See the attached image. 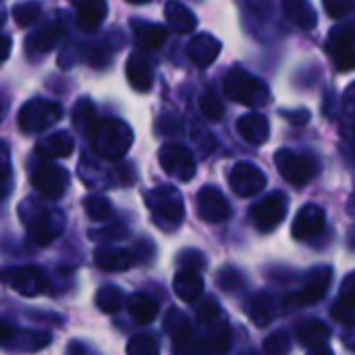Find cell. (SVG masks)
Masks as SVG:
<instances>
[{
	"label": "cell",
	"instance_id": "6da1fadb",
	"mask_svg": "<svg viewBox=\"0 0 355 355\" xmlns=\"http://www.w3.org/2000/svg\"><path fill=\"white\" fill-rule=\"evenodd\" d=\"M87 137L94 154L108 162L121 160L133 144L131 127L119 119H96L87 131Z\"/></svg>",
	"mask_w": 355,
	"mask_h": 355
},
{
	"label": "cell",
	"instance_id": "7a4b0ae2",
	"mask_svg": "<svg viewBox=\"0 0 355 355\" xmlns=\"http://www.w3.org/2000/svg\"><path fill=\"white\" fill-rule=\"evenodd\" d=\"M146 204L150 208L152 220L164 231H175L185 218V204L181 193L173 185H160L148 191Z\"/></svg>",
	"mask_w": 355,
	"mask_h": 355
},
{
	"label": "cell",
	"instance_id": "3957f363",
	"mask_svg": "<svg viewBox=\"0 0 355 355\" xmlns=\"http://www.w3.org/2000/svg\"><path fill=\"white\" fill-rule=\"evenodd\" d=\"M225 96L243 106H264L270 98L268 85L243 69H233L225 77Z\"/></svg>",
	"mask_w": 355,
	"mask_h": 355
},
{
	"label": "cell",
	"instance_id": "277c9868",
	"mask_svg": "<svg viewBox=\"0 0 355 355\" xmlns=\"http://www.w3.org/2000/svg\"><path fill=\"white\" fill-rule=\"evenodd\" d=\"M62 106L44 98L29 100L21 106L17 123L23 133H44L62 119Z\"/></svg>",
	"mask_w": 355,
	"mask_h": 355
},
{
	"label": "cell",
	"instance_id": "5b68a950",
	"mask_svg": "<svg viewBox=\"0 0 355 355\" xmlns=\"http://www.w3.org/2000/svg\"><path fill=\"white\" fill-rule=\"evenodd\" d=\"M275 164H277L281 177L287 183H293V185H306L320 171V162H318L316 156L300 154V152H293V150H287V148L279 150L275 154Z\"/></svg>",
	"mask_w": 355,
	"mask_h": 355
},
{
	"label": "cell",
	"instance_id": "8992f818",
	"mask_svg": "<svg viewBox=\"0 0 355 355\" xmlns=\"http://www.w3.org/2000/svg\"><path fill=\"white\" fill-rule=\"evenodd\" d=\"M329 56L339 71H352L355 67V25L343 23L331 29L327 40Z\"/></svg>",
	"mask_w": 355,
	"mask_h": 355
},
{
	"label": "cell",
	"instance_id": "52a82bcc",
	"mask_svg": "<svg viewBox=\"0 0 355 355\" xmlns=\"http://www.w3.org/2000/svg\"><path fill=\"white\" fill-rule=\"evenodd\" d=\"M162 171L177 181H191L196 177V158L191 150L181 144H166L158 152Z\"/></svg>",
	"mask_w": 355,
	"mask_h": 355
},
{
	"label": "cell",
	"instance_id": "ba28073f",
	"mask_svg": "<svg viewBox=\"0 0 355 355\" xmlns=\"http://www.w3.org/2000/svg\"><path fill=\"white\" fill-rule=\"evenodd\" d=\"M0 279L4 285L15 289L23 297H37L46 285L48 279L42 268L37 266H17V268H4L0 272Z\"/></svg>",
	"mask_w": 355,
	"mask_h": 355
},
{
	"label": "cell",
	"instance_id": "9c48e42d",
	"mask_svg": "<svg viewBox=\"0 0 355 355\" xmlns=\"http://www.w3.org/2000/svg\"><path fill=\"white\" fill-rule=\"evenodd\" d=\"M331 279H333V268L331 266H316L308 272L306 277V283L304 287L285 300V308H304V306H312V304H318L329 285H331Z\"/></svg>",
	"mask_w": 355,
	"mask_h": 355
},
{
	"label": "cell",
	"instance_id": "30bf717a",
	"mask_svg": "<svg viewBox=\"0 0 355 355\" xmlns=\"http://www.w3.org/2000/svg\"><path fill=\"white\" fill-rule=\"evenodd\" d=\"M250 214H252V220L258 231L270 233L287 216V196L283 191H275V193L266 196L264 200H260L258 204H254Z\"/></svg>",
	"mask_w": 355,
	"mask_h": 355
},
{
	"label": "cell",
	"instance_id": "8fae6325",
	"mask_svg": "<svg viewBox=\"0 0 355 355\" xmlns=\"http://www.w3.org/2000/svg\"><path fill=\"white\" fill-rule=\"evenodd\" d=\"M64 229V216L60 210H44L40 214H35L29 225H27V237L31 243L46 248L50 245L54 239L60 237Z\"/></svg>",
	"mask_w": 355,
	"mask_h": 355
},
{
	"label": "cell",
	"instance_id": "7c38bea8",
	"mask_svg": "<svg viewBox=\"0 0 355 355\" xmlns=\"http://www.w3.org/2000/svg\"><path fill=\"white\" fill-rule=\"evenodd\" d=\"M31 183L44 198L58 200L69 187V173L62 166H56L48 160L33 171Z\"/></svg>",
	"mask_w": 355,
	"mask_h": 355
},
{
	"label": "cell",
	"instance_id": "4fadbf2b",
	"mask_svg": "<svg viewBox=\"0 0 355 355\" xmlns=\"http://www.w3.org/2000/svg\"><path fill=\"white\" fill-rule=\"evenodd\" d=\"M229 185L239 198H254L266 187V175L254 162H237L229 175Z\"/></svg>",
	"mask_w": 355,
	"mask_h": 355
},
{
	"label": "cell",
	"instance_id": "5bb4252c",
	"mask_svg": "<svg viewBox=\"0 0 355 355\" xmlns=\"http://www.w3.org/2000/svg\"><path fill=\"white\" fill-rule=\"evenodd\" d=\"M198 214H200L202 220L212 223V225L225 223L231 216L229 202H227V198L223 196V191L218 187L206 185V187L200 189V193H198Z\"/></svg>",
	"mask_w": 355,
	"mask_h": 355
},
{
	"label": "cell",
	"instance_id": "9a60e30c",
	"mask_svg": "<svg viewBox=\"0 0 355 355\" xmlns=\"http://www.w3.org/2000/svg\"><path fill=\"white\" fill-rule=\"evenodd\" d=\"M322 229H324V210L316 204H306L293 218L291 235L297 241H302V239H310L318 235Z\"/></svg>",
	"mask_w": 355,
	"mask_h": 355
},
{
	"label": "cell",
	"instance_id": "2e32d148",
	"mask_svg": "<svg viewBox=\"0 0 355 355\" xmlns=\"http://www.w3.org/2000/svg\"><path fill=\"white\" fill-rule=\"evenodd\" d=\"M220 48V42L212 33H196L187 44V56L196 67L206 69L218 58Z\"/></svg>",
	"mask_w": 355,
	"mask_h": 355
},
{
	"label": "cell",
	"instance_id": "e0dca14e",
	"mask_svg": "<svg viewBox=\"0 0 355 355\" xmlns=\"http://www.w3.org/2000/svg\"><path fill=\"white\" fill-rule=\"evenodd\" d=\"M75 8V21L77 27L83 31H96L108 12L106 0H71Z\"/></svg>",
	"mask_w": 355,
	"mask_h": 355
},
{
	"label": "cell",
	"instance_id": "ac0fdd59",
	"mask_svg": "<svg viewBox=\"0 0 355 355\" xmlns=\"http://www.w3.org/2000/svg\"><path fill=\"white\" fill-rule=\"evenodd\" d=\"M125 75L129 85L135 92H150L152 89V81H154V71L148 62V58L141 52H133L127 58V67H125Z\"/></svg>",
	"mask_w": 355,
	"mask_h": 355
},
{
	"label": "cell",
	"instance_id": "d6986e66",
	"mask_svg": "<svg viewBox=\"0 0 355 355\" xmlns=\"http://www.w3.org/2000/svg\"><path fill=\"white\" fill-rule=\"evenodd\" d=\"M73 148H75V141H73V135L67 133V131H54L50 135H44L37 146H35V152L37 156L46 158V160H56V158H67L73 154Z\"/></svg>",
	"mask_w": 355,
	"mask_h": 355
},
{
	"label": "cell",
	"instance_id": "ffe728a7",
	"mask_svg": "<svg viewBox=\"0 0 355 355\" xmlns=\"http://www.w3.org/2000/svg\"><path fill=\"white\" fill-rule=\"evenodd\" d=\"M94 258H96V264H98L102 270H108V272H123V270H129V268L137 262L135 252L121 250V248H110V245L98 248L96 254H94Z\"/></svg>",
	"mask_w": 355,
	"mask_h": 355
},
{
	"label": "cell",
	"instance_id": "44dd1931",
	"mask_svg": "<svg viewBox=\"0 0 355 355\" xmlns=\"http://www.w3.org/2000/svg\"><path fill=\"white\" fill-rule=\"evenodd\" d=\"M237 133L252 146H262L270 137V125L264 114L250 112L237 121Z\"/></svg>",
	"mask_w": 355,
	"mask_h": 355
},
{
	"label": "cell",
	"instance_id": "7402d4cb",
	"mask_svg": "<svg viewBox=\"0 0 355 355\" xmlns=\"http://www.w3.org/2000/svg\"><path fill=\"white\" fill-rule=\"evenodd\" d=\"M295 337L300 341L302 347L306 349H316L329 343L331 339V329L329 324H324L322 320L310 318V320H302L295 329Z\"/></svg>",
	"mask_w": 355,
	"mask_h": 355
},
{
	"label": "cell",
	"instance_id": "603a6c76",
	"mask_svg": "<svg viewBox=\"0 0 355 355\" xmlns=\"http://www.w3.org/2000/svg\"><path fill=\"white\" fill-rule=\"evenodd\" d=\"M164 17H166V25L173 33L185 35L191 33L198 27V19L193 15V10H189L183 2L171 0L164 6Z\"/></svg>",
	"mask_w": 355,
	"mask_h": 355
},
{
	"label": "cell",
	"instance_id": "cb8c5ba5",
	"mask_svg": "<svg viewBox=\"0 0 355 355\" xmlns=\"http://www.w3.org/2000/svg\"><path fill=\"white\" fill-rule=\"evenodd\" d=\"M173 289H175V295L185 302V304H193L202 291H204V281L200 277L198 270H189V268H183L175 275L173 279Z\"/></svg>",
	"mask_w": 355,
	"mask_h": 355
},
{
	"label": "cell",
	"instance_id": "d4e9b609",
	"mask_svg": "<svg viewBox=\"0 0 355 355\" xmlns=\"http://www.w3.org/2000/svg\"><path fill=\"white\" fill-rule=\"evenodd\" d=\"M135 42L139 48L144 50H156L160 48L166 37H168V29L160 23H148V21H133L131 23Z\"/></svg>",
	"mask_w": 355,
	"mask_h": 355
},
{
	"label": "cell",
	"instance_id": "484cf974",
	"mask_svg": "<svg viewBox=\"0 0 355 355\" xmlns=\"http://www.w3.org/2000/svg\"><path fill=\"white\" fill-rule=\"evenodd\" d=\"M281 6L285 17L304 31H312L318 25L316 10L308 0H281Z\"/></svg>",
	"mask_w": 355,
	"mask_h": 355
},
{
	"label": "cell",
	"instance_id": "4316f807",
	"mask_svg": "<svg viewBox=\"0 0 355 355\" xmlns=\"http://www.w3.org/2000/svg\"><path fill=\"white\" fill-rule=\"evenodd\" d=\"M58 40H60V27L56 23H48V25H42L40 29H35L33 33L27 35L25 48L29 52H35V54H46V52L54 50Z\"/></svg>",
	"mask_w": 355,
	"mask_h": 355
},
{
	"label": "cell",
	"instance_id": "83f0119b",
	"mask_svg": "<svg viewBox=\"0 0 355 355\" xmlns=\"http://www.w3.org/2000/svg\"><path fill=\"white\" fill-rule=\"evenodd\" d=\"M50 335L48 333H42V331H12L10 329V337L6 341L4 347H10V349H21V352H40L44 347L50 345Z\"/></svg>",
	"mask_w": 355,
	"mask_h": 355
},
{
	"label": "cell",
	"instance_id": "f1b7e54d",
	"mask_svg": "<svg viewBox=\"0 0 355 355\" xmlns=\"http://www.w3.org/2000/svg\"><path fill=\"white\" fill-rule=\"evenodd\" d=\"M248 316L252 318V322L256 327H268L275 316H277V310H275V297L268 295V293H258L250 300L248 304Z\"/></svg>",
	"mask_w": 355,
	"mask_h": 355
},
{
	"label": "cell",
	"instance_id": "f546056e",
	"mask_svg": "<svg viewBox=\"0 0 355 355\" xmlns=\"http://www.w3.org/2000/svg\"><path fill=\"white\" fill-rule=\"evenodd\" d=\"M127 308L131 318L139 324H150L158 316V302L146 293H133L127 300Z\"/></svg>",
	"mask_w": 355,
	"mask_h": 355
},
{
	"label": "cell",
	"instance_id": "4dcf8cb0",
	"mask_svg": "<svg viewBox=\"0 0 355 355\" xmlns=\"http://www.w3.org/2000/svg\"><path fill=\"white\" fill-rule=\"evenodd\" d=\"M204 331H206L208 345H210L216 354L229 352V345H231V331H229V327H227L225 320H218V322L206 327Z\"/></svg>",
	"mask_w": 355,
	"mask_h": 355
},
{
	"label": "cell",
	"instance_id": "1f68e13d",
	"mask_svg": "<svg viewBox=\"0 0 355 355\" xmlns=\"http://www.w3.org/2000/svg\"><path fill=\"white\" fill-rule=\"evenodd\" d=\"M42 17V4L37 0H25L15 4L12 8V19L19 27H29Z\"/></svg>",
	"mask_w": 355,
	"mask_h": 355
},
{
	"label": "cell",
	"instance_id": "d6a6232c",
	"mask_svg": "<svg viewBox=\"0 0 355 355\" xmlns=\"http://www.w3.org/2000/svg\"><path fill=\"white\" fill-rule=\"evenodd\" d=\"M96 306L100 308V312L104 314H116L123 306V293L119 287L106 285L98 291L96 295Z\"/></svg>",
	"mask_w": 355,
	"mask_h": 355
},
{
	"label": "cell",
	"instance_id": "836d02e7",
	"mask_svg": "<svg viewBox=\"0 0 355 355\" xmlns=\"http://www.w3.org/2000/svg\"><path fill=\"white\" fill-rule=\"evenodd\" d=\"M164 331L168 333V337H171L173 341L179 339V337H185V335L191 333L189 318H187L181 310L173 308V310H168V314H166V318H164Z\"/></svg>",
	"mask_w": 355,
	"mask_h": 355
},
{
	"label": "cell",
	"instance_id": "e575fe53",
	"mask_svg": "<svg viewBox=\"0 0 355 355\" xmlns=\"http://www.w3.org/2000/svg\"><path fill=\"white\" fill-rule=\"evenodd\" d=\"M71 119H73V125L81 131H89V127L94 125L96 121V108L89 100H79L71 112Z\"/></svg>",
	"mask_w": 355,
	"mask_h": 355
},
{
	"label": "cell",
	"instance_id": "d590c367",
	"mask_svg": "<svg viewBox=\"0 0 355 355\" xmlns=\"http://www.w3.org/2000/svg\"><path fill=\"white\" fill-rule=\"evenodd\" d=\"M200 110H202V114H204L208 121H212V123L220 121L225 108H223V102H220V98L216 96L214 89H206V92L202 94V98H200Z\"/></svg>",
	"mask_w": 355,
	"mask_h": 355
},
{
	"label": "cell",
	"instance_id": "8d00e7d4",
	"mask_svg": "<svg viewBox=\"0 0 355 355\" xmlns=\"http://www.w3.org/2000/svg\"><path fill=\"white\" fill-rule=\"evenodd\" d=\"M85 212L94 223H102L112 216V204L102 196H89L85 200Z\"/></svg>",
	"mask_w": 355,
	"mask_h": 355
},
{
	"label": "cell",
	"instance_id": "74e56055",
	"mask_svg": "<svg viewBox=\"0 0 355 355\" xmlns=\"http://www.w3.org/2000/svg\"><path fill=\"white\" fill-rule=\"evenodd\" d=\"M127 355H160V347L154 337L137 335L127 343Z\"/></svg>",
	"mask_w": 355,
	"mask_h": 355
},
{
	"label": "cell",
	"instance_id": "f35d334b",
	"mask_svg": "<svg viewBox=\"0 0 355 355\" xmlns=\"http://www.w3.org/2000/svg\"><path fill=\"white\" fill-rule=\"evenodd\" d=\"M291 349V337L287 331H277L264 341V354L266 355H287Z\"/></svg>",
	"mask_w": 355,
	"mask_h": 355
},
{
	"label": "cell",
	"instance_id": "ab89813d",
	"mask_svg": "<svg viewBox=\"0 0 355 355\" xmlns=\"http://www.w3.org/2000/svg\"><path fill=\"white\" fill-rule=\"evenodd\" d=\"M129 231L125 225H108V227H102L98 231H89V239L94 241H106V243H112V241H123L127 239Z\"/></svg>",
	"mask_w": 355,
	"mask_h": 355
},
{
	"label": "cell",
	"instance_id": "60d3db41",
	"mask_svg": "<svg viewBox=\"0 0 355 355\" xmlns=\"http://www.w3.org/2000/svg\"><path fill=\"white\" fill-rule=\"evenodd\" d=\"M218 320H223L220 306H218V302H216L214 297H208V300L204 302V306L198 310V322L206 329V327H210V324H214V322H218Z\"/></svg>",
	"mask_w": 355,
	"mask_h": 355
},
{
	"label": "cell",
	"instance_id": "b9f144b4",
	"mask_svg": "<svg viewBox=\"0 0 355 355\" xmlns=\"http://www.w3.org/2000/svg\"><path fill=\"white\" fill-rule=\"evenodd\" d=\"M198 349H200V341L196 339L193 333L173 341V354L175 355H196Z\"/></svg>",
	"mask_w": 355,
	"mask_h": 355
},
{
	"label": "cell",
	"instance_id": "7bdbcfd3",
	"mask_svg": "<svg viewBox=\"0 0 355 355\" xmlns=\"http://www.w3.org/2000/svg\"><path fill=\"white\" fill-rule=\"evenodd\" d=\"M331 316H333L337 322L345 324V327L355 324V308L354 306H349V304H345L343 300L335 302V306H333V310H331Z\"/></svg>",
	"mask_w": 355,
	"mask_h": 355
},
{
	"label": "cell",
	"instance_id": "ee69618b",
	"mask_svg": "<svg viewBox=\"0 0 355 355\" xmlns=\"http://www.w3.org/2000/svg\"><path fill=\"white\" fill-rule=\"evenodd\" d=\"M177 262H179L183 268L198 270V272H200V268H204V266H206V258H204V254H202V252H198V250H185V252H181Z\"/></svg>",
	"mask_w": 355,
	"mask_h": 355
},
{
	"label": "cell",
	"instance_id": "f6af8a7d",
	"mask_svg": "<svg viewBox=\"0 0 355 355\" xmlns=\"http://www.w3.org/2000/svg\"><path fill=\"white\" fill-rule=\"evenodd\" d=\"M324 10L329 12V17L333 19H341L347 17L354 10V0H322Z\"/></svg>",
	"mask_w": 355,
	"mask_h": 355
},
{
	"label": "cell",
	"instance_id": "bcb514c9",
	"mask_svg": "<svg viewBox=\"0 0 355 355\" xmlns=\"http://www.w3.org/2000/svg\"><path fill=\"white\" fill-rule=\"evenodd\" d=\"M241 285H243V279H241V275H239L237 270H233V268H225V270L218 275V287L225 289V291H229V293L237 291Z\"/></svg>",
	"mask_w": 355,
	"mask_h": 355
},
{
	"label": "cell",
	"instance_id": "7dc6e473",
	"mask_svg": "<svg viewBox=\"0 0 355 355\" xmlns=\"http://www.w3.org/2000/svg\"><path fill=\"white\" fill-rule=\"evenodd\" d=\"M339 300H343L345 304H349V306H354L355 308V272L345 277V281H343V285H341V295H339Z\"/></svg>",
	"mask_w": 355,
	"mask_h": 355
},
{
	"label": "cell",
	"instance_id": "c3c4849f",
	"mask_svg": "<svg viewBox=\"0 0 355 355\" xmlns=\"http://www.w3.org/2000/svg\"><path fill=\"white\" fill-rule=\"evenodd\" d=\"M12 189V171L10 164H0V200H4Z\"/></svg>",
	"mask_w": 355,
	"mask_h": 355
},
{
	"label": "cell",
	"instance_id": "681fc988",
	"mask_svg": "<svg viewBox=\"0 0 355 355\" xmlns=\"http://www.w3.org/2000/svg\"><path fill=\"white\" fill-rule=\"evenodd\" d=\"M341 106H343V112L347 116H354L355 119V81L345 89V94L341 98Z\"/></svg>",
	"mask_w": 355,
	"mask_h": 355
},
{
	"label": "cell",
	"instance_id": "f907efd6",
	"mask_svg": "<svg viewBox=\"0 0 355 355\" xmlns=\"http://www.w3.org/2000/svg\"><path fill=\"white\" fill-rule=\"evenodd\" d=\"M112 175H114L116 185H131L135 181V171L131 166H119Z\"/></svg>",
	"mask_w": 355,
	"mask_h": 355
},
{
	"label": "cell",
	"instance_id": "816d5d0a",
	"mask_svg": "<svg viewBox=\"0 0 355 355\" xmlns=\"http://www.w3.org/2000/svg\"><path fill=\"white\" fill-rule=\"evenodd\" d=\"M10 48H12V40L6 33H0V62H4L8 58Z\"/></svg>",
	"mask_w": 355,
	"mask_h": 355
},
{
	"label": "cell",
	"instance_id": "f5cc1de1",
	"mask_svg": "<svg viewBox=\"0 0 355 355\" xmlns=\"http://www.w3.org/2000/svg\"><path fill=\"white\" fill-rule=\"evenodd\" d=\"M291 123H295V125H304V123H308L310 121V112L308 110H297V112H289V116H287Z\"/></svg>",
	"mask_w": 355,
	"mask_h": 355
},
{
	"label": "cell",
	"instance_id": "db71d44e",
	"mask_svg": "<svg viewBox=\"0 0 355 355\" xmlns=\"http://www.w3.org/2000/svg\"><path fill=\"white\" fill-rule=\"evenodd\" d=\"M8 337H10V327L0 320V345H6Z\"/></svg>",
	"mask_w": 355,
	"mask_h": 355
},
{
	"label": "cell",
	"instance_id": "11a10c76",
	"mask_svg": "<svg viewBox=\"0 0 355 355\" xmlns=\"http://www.w3.org/2000/svg\"><path fill=\"white\" fill-rule=\"evenodd\" d=\"M308 355H333V349L329 345H322V347H316V349H310Z\"/></svg>",
	"mask_w": 355,
	"mask_h": 355
},
{
	"label": "cell",
	"instance_id": "9f6ffc18",
	"mask_svg": "<svg viewBox=\"0 0 355 355\" xmlns=\"http://www.w3.org/2000/svg\"><path fill=\"white\" fill-rule=\"evenodd\" d=\"M0 164H8V148H6V144H0Z\"/></svg>",
	"mask_w": 355,
	"mask_h": 355
},
{
	"label": "cell",
	"instance_id": "6f0895ef",
	"mask_svg": "<svg viewBox=\"0 0 355 355\" xmlns=\"http://www.w3.org/2000/svg\"><path fill=\"white\" fill-rule=\"evenodd\" d=\"M4 19H6V10H4V8L0 6V27L4 25Z\"/></svg>",
	"mask_w": 355,
	"mask_h": 355
},
{
	"label": "cell",
	"instance_id": "680465c9",
	"mask_svg": "<svg viewBox=\"0 0 355 355\" xmlns=\"http://www.w3.org/2000/svg\"><path fill=\"white\" fill-rule=\"evenodd\" d=\"M127 2H131V4H146V2H150V0H127Z\"/></svg>",
	"mask_w": 355,
	"mask_h": 355
},
{
	"label": "cell",
	"instance_id": "91938a15",
	"mask_svg": "<svg viewBox=\"0 0 355 355\" xmlns=\"http://www.w3.org/2000/svg\"><path fill=\"white\" fill-rule=\"evenodd\" d=\"M250 355H252V354H250Z\"/></svg>",
	"mask_w": 355,
	"mask_h": 355
}]
</instances>
